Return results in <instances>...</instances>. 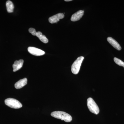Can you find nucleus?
<instances>
[{
  "label": "nucleus",
  "instance_id": "nucleus-1",
  "mask_svg": "<svg viewBox=\"0 0 124 124\" xmlns=\"http://www.w3.org/2000/svg\"><path fill=\"white\" fill-rule=\"evenodd\" d=\"M51 116L57 119L64 120L67 122H70L72 120V117L68 113L61 111H55L51 113Z\"/></svg>",
  "mask_w": 124,
  "mask_h": 124
},
{
  "label": "nucleus",
  "instance_id": "nucleus-2",
  "mask_svg": "<svg viewBox=\"0 0 124 124\" xmlns=\"http://www.w3.org/2000/svg\"><path fill=\"white\" fill-rule=\"evenodd\" d=\"M87 104L88 108L91 112L95 115L99 114L100 112L99 108L93 98H89L88 99Z\"/></svg>",
  "mask_w": 124,
  "mask_h": 124
},
{
  "label": "nucleus",
  "instance_id": "nucleus-3",
  "mask_svg": "<svg viewBox=\"0 0 124 124\" xmlns=\"http://www.w3.org/2000/svg\"><path fill=\"white\" fill-rule=\"evenodd\" d=\"M5 102L8 106L15 109L21 108L23 106L22 104L19 101L12 98H9L6 99Z\"/></svg>",
  "mask_w": 124,
  "mask_h": 124
},
{
  "label": "nucleus",
  "instance_id": "nucleus-4",
  "mask_svg": "<svg viewBox=\"0 0 124 124\" xmlns=\"http://www.w3.org/2000/svg\"><path fill=\"white\" fill-rule=\"evenodd\" d=\"M84 58L83 56L79 57L73 62L72 65L71 69L72 72L73 74L77 75L79 73L81 66Z\"/></svg>",
  "mask_w": 124,
  "mask_h": 124
},
{
  "label": "nucleus",
  "instance_id": "nucleus-5",
  "mask_svg": "<svg viewBox=\"0 0 124 124\" xmlns=\"http://www.w3.org/2000/svg\"><path fill=\"white\" fill-rule=\"evenodd\" d=\"M28 50L31 54L36 56H40L44 55L45 54V52L43 50L32 46L28 47Z\"/></svg>",
  "mask_w": 124,
  "mask_h": 124
},
{
  "label": "nucleus",
  "instance_id": "nucleus-6",
  "mask_svg": "<svg viewBox=\"0 0 124 124\" xmlns=\"http://www.w3.org/2000/svg\"><path fill=\"white\" fill-rule=\"evenodd\" d=\"M64 16V15L62 13L57 14L49 18V22L51 23H57L59 21L60 19L63 18Z\"/></svg>",
  "mask_w": 124,
  "mask_h": 124
},
{
  "label": "nucleus",
  "instance_id": "nucleus-7",
  "mask_svg": "<svg viewBox=\"0 0 124 124\" xmlns=\"http://www.w3.org/2000/svg\"><path fill=\"white\" fill-rule=\"evenodd\" d=\"M84 10H79L72 16L71 20L72 22H76L79 20L84 15Z\"/></svg>",
  "mask_w": 124,
  "mask_h": 124
},
{
  "label": "nucleus",
  "instance_id": "nucleus-8",
  "mask_svg": "<svg viewBox=\"0 0 124 124\" xmlns=\"http://www.w3.org/2000/svg\"><path fill=\"white\" fill-rule=\"evenodd\" d=\"M107 40L108 42L117 50H120L121 49V46L113 38L111 37H108L107 39Z\"/></svg>",
  "mask_w": 124,
  "mask_h": 124
},
{
  "label": "nucleus",
  "instance_id": "nucleus-9",
  "mask_svg": "<svg viewBox=\"0 0 124 124\" xmlns=\"http://www.w3.org/2000/svg\"><path fill=\"white\" fill-rule=\"evenodd\" d=\"M23 62L24 61L23 59H20L19 60H16L15 61L13 65V71H16L21 69L22 67Z\"/></svg>",
  "mask_w": 124,
  "mask_h": 124
},
{
  "label": "nucleus",
  "instance_id": "nucleus-10",
  "mask_svg": "<svg viewBox=\"0 0 124 124\" xmlns=\"http://www.w3.org/2000/svg\"><path fill=\"white\" fill-rule=\"evenodd\" d=\"M27 83V79L26 78H24L19 80L15 85V88L17 89H20L25 86Z\"/></svg>",
  "mask_w": 124,
  "mask_h": 124
},
{
  "label": "nucleus",
  "instance_id": "nucleus-11",
  "mask_svg": "<svg viewBox=\"0 0 124 124\" xmlns=\"http://www.w3.org/2000/svg\"><path fill=\"white\" fill-rule=\"evenodd\" d=\"M36 36L38 37L41 41H42L43 43L46 44L48 42V40L46 38V37L44 35H42V33L41 32H37V33Z\"/></svg>",
  "mask_w": 124,
  "mask_h": 124
},
{
  "label": "nucleus",
  "instance_id": "nucleus-12",
  "mask_svg": "<svg viewBox=\"0 0 124 124\" xmlns=\"http://www.w3.org/2000/svg\"><path fill=\"white\" fill-rule=\"evenodd\" d=\"M6 6L8 13H13L14 11V5L12 1L10 0L7 1L6 2Z\"/></svg>",
  "mask_w": 124,
  "mask_h": 124
},
{
  "label": "nucleus",
  "instance_id": "nucleus-13",
  "mask_svg": "<svg viewBox=\"0 0 124 124\" xmlns=\"http://www.w3.org/2000/svg\"><path fill=\"white\" fill-rule=\"evenodd\" d=\"M114 60L116 64L121 66L124 67V62H122V60L116 57L114 58Z\"/></svg>",
  "mask_w": 124,
  "mask_h": 124
},
{
  "label": "nucleus",
  "instance_id": "nucleus-14",
  "mask_svg": "<svg viewBox=\"0 0 124 124\" xmlns=\"http://www.w3.org/2000/svg\"><path fill=\"white\" fill-rule=\"evenodd\" d=\"M29 31L32 35L36 36L37 32L36 31L35 29H34V28H29Z\"/></svg>",
  "mask_w": 124,
  "mask_h": 124
},
{
  "label": "nucleus",
  "instance_id": "nucleus-15",
  "mask_svg": "<svg viewBox=\"0 0 124 124\" xmlns=\"http://www.w3.org/2000/svg\"><path fill=\"white\" fill-rule=\"evenodd\" d=\"M64 1H71L72 0H65Z\"/></svg>",
  "mask_w": 124,
  "mask_h": 124
}]
</instances>
